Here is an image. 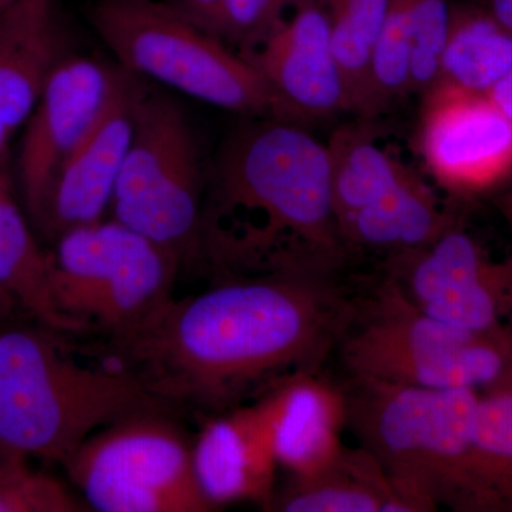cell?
<instances>
[{
	"label": "cell",
	"instance_id": "cell-23",
	"mask_svg": "<svg viewBox=\"0 0 512 512\" xmlns=\"http://www.w3.org/2000/svg\"><path fill=\"white\" fill-rule=\"evenodd\" d=\"M473 447L488 512H512V373L480 392Z\"/></svg>",
	"mask_w": 512,
	"mask_h": 512
},
{
	"label": "cell",
	"instance_id": "cell-16",
	"mask_svg": "<svg viewBox=\"0 0 512 512\" xmlns=\"http://www.w3.org/2000/svg\"><path fill=\"white\" fill-rule=\"evenodd\" d=\"M192 464L202 494L221 505L252 501L269 508L278 461L258 403L217 413L192 444Z\"/></svg>",
	"mask_w": 512,
	"mask_h": 512
},
{
	"label": "cell",
	"instance_id": "cell-32",
	"mask_svg": "<svg viewBox=\"0 0 512 512\" xmlns=\"http://www.w3.org/2000/svg\"><path fill=\"white\" fill-rule=\"evenodd\" d=\"M18 2V0H0V16L6 12L13 5V3Z\"/></svg>",
	"mask_w": 512,
	"mask_h": 512
},
{
	"label": "cell",
	"instance_id": "cell-11",
	"mask_svg": "<svg viewBox=\"0 0 512 512\" xmlns=\"http://www.w3.org/2000/svg\"><path fill=\"white\" fill-rule=\"evenodd\" d=\"M419 150L434 180L477 195L512 175V123L483 93L436 83L421 94Z\"/></svg>",
	"mask_w": 512,
	"mask_h": 512
},
{
	"label": "cell",
	"instance_id": "cell-5",
	"mask_svg": "<svg viewBox=\"0 0 512 512\" xmlns=\"http://www.w3.org/2000/svg\"><path fill=\"white\" fill-rule=\"evenodd\" d=\"M90 22L127 72L242 117L309 124L247 60L170 2L97 0Z\"/></svg>",
	"mask_w": 512,
	"mask_h": 512
},
{
	"label": "cell",
	"instance_id": "cell-3",
	"mask_svg": "<svg viewBox=\"0 0 512 512\" xmlns=\"http://www.w3.org/2000/svg\"><path fill=\"white\" fill-rule=\"evenodd\" d=\"M348 429L379 461L404 512H488L474 470L480 392L349 377Z\"/></svg>",
	"mask_w": 512,
	"mask_h": 512
},
{
	"label": "cell",
	"instance_id": "cell-1",
	"mask_svg": "<svg viewBox=\"0 0 512 512\" xmlns=\"http://www.w3.org/2000/svg\"><path fill=\"white\" fill-rule=\"evenodd\" d=\"M220 279L111 336L124 369L163 404L227 412L281 377L316 372L335 352L356 298L338 272Z\"/></svg>",
	"mask_w": 512,
	"mask_h": 512
},
{
	"label": "cell",
	"instance_id": "cell-30",
	"mask_svg": "<svg viewBox=\"0 0 512 512\" xmlns=\"http://www.w3.org/2000/svg\"><path fill=\"white\" fill-rule=\"evenodd\" d=\"M501 211H503L505 220H507L508 227H510L511 238H512V187L511 190L504 195L503 200H501ZM508 266H510L511 271V285L510 291H508V301H507V312H505V323L507 326H510L512 329V251L511 255L507 258Z\"/></svg>",
	"mask_w": 512,
	"mask_h": 512
},
{
	"label": "cell",
	"instance_id": "cell-12",
	"mask_svg": "<svg viewBox=\"0 0 512 512\" xmlns=\"http://www.w3.org/2000/svg\"><path fill=\"white\" fill-rule=\"evenodd\" d=\"M237 53L309 123L352 113L322 0H284Z\"/></svg>",
	"mask_w": 512,
	"mask_h": 512
},
{
	"label": "cell",
	"instance_id": "cell-4",
	"mask_svg": "<svg viewBox=\"0 0 512 512\" xmlns=\"http://www.w3.org/2000/svg\"><path fill=\"white\" fill-rule=\"evenodd\" d=\"M57 335L42 325L0 328V451L63 466L101 427L163 403L124 367L80 365Z\"/></svg>",
	"mask_w": 512,
	"mask_h": 512
},
{
	"label": "cell",
	"instance_id": "cell-8",
	"mask_svg": "<svg viewBox=\"0 0 512 512\" xmlns=\"http://www.w3.org/2000/svg\"><path fill=\"white\" fill-rule=\"evenodd\" d=\"M50 252V291L57 311L84 333L110 336L133 328L164 305L180 262L120 221L67 229Z\"/></svg>",
	"mask_w": 512,
	"mask_h": 512
},
{
	"label": "cell",
	"instance_id": "cell-27",
	"mask_svg": "<svg viewBox=\"0 0 512 512\" xmlns=\"http://www.w3.org/2000/svg\"><path fill=\"white\" fill-rule=\"evenodd\" d=\"M170 3L205 30L221 0H170Z\"/></svg>",
	"mask_w": 512,
	"mask_h": 512
},
{
	"label": "cell",
	"instance_id": "cell-24",
	"mask_svg": "<svg viewBox=\"0 0 512 512\" xmlns=\"http://www.w3.org/2000/svg\"><path fill=\"white\" fill-rule=\"evenodd\" d=\"M332 45L348 86L352 113L365 117L370 63L390 0H322Z\"/></svg>",
	"mask_w": 512,
	"mask_h": 512
},
{
	"label": "cell",
	"instance_id": "cell-25",
	"mask_svg": "<svg viewBox=\"0 0 512 512\" xmlns=\"http://www.w3.org/2000/svg\"><path fill=\"white\" fill-rule=\"evenodd\" d=\"M454 0H390L389 10L402 20L412 42L410 94H423L437 80Z\"/></svg>",
	"mask_w": 512,
	"mask_h": 512
},
{
	"label": "cell",
	"instance_id": "cell-21",
	"mask_svg": "<svg viewBox=\"0 0 512 512\" xmlns=\"http://www.w3.org/2000/svg\"><path fill=\"white\" fill-rule=\"evenodd\" d=\"M511 67L512 30L476 2H454L436 83L484 94Z\"/></svg>",
	"mask_w": 512,
	"mask_h": 512
},
{
	"label": "cell",
	"instance_id": "cell-28",
	"mask_svg": "<svg viewBox=\"0 0 512 512\" xmlns=\"http://www.w3.org/2000/svg\"><path fill=\"white\" fill-rule=\"evenodd\" d=\"M484 94L512 123V67Z\"/></svg>",
	"mask_w": 512,
	"mask_h": 512
},
{
	"label": "cell",
	"instance_id": "cell-9",
	"mask_svg": "<svg viewBox=\"0 0 512 512\" xmlns=\"http://www.w3.org/2000/svg\"><path fill=\"white\" fill-rule=\"evenodd\" d=\"M87 507L99 512H210L192 444L158 410L111 423L63 464Z\"/></svg>",
	"mask_w": 512,
	"mask_h": 512
},
{
	"label": "cell",
	"instance_id": "cell-22",
	"mask_svg": "<svg viewBox=\"0 0 512 512\" xmlns=\"http://www.w3.org/2000/svg\"><path fill=\"white\" fill-rule=\"evenodd\" d=\"M326 148L338 222L380 200L413 170L380 147L365 123L340 127Z\"/></svg>",
	"mask_w": 512,
	"mask_h": 512
},
{
	"label": "cell",
	"instance_id": "cell-29",
	"mask_svg": "<svg viewBox=\"0 0 512 512\" xmlns=\"http://www.w3.org/2000/svg\"><path fill=\"white\" fill-rule=\"evenodd\" d=\"M474 2L512 30V0H474Z\"/></svg>",
	"mask_w": 512,
	"mask_h": 512
},
{
	"label": "cell",
	"instance_id": "cell-20",
	"mask_svg": "<svg viewBox=\"0 0 512 512\" xmlns=\"http://www.w3.org/2000/svg\"><path fill=\"white\" fill-rule=\"evenodd\" d=\"M269 510L282 512H403L393 481L365 448L345 446L328 467L291 477Z\"/></svg>",
	"mask_w": 512,
	"mask_h": 512
},
{
	"label": "cell",
	"instance_id": "cell-26",
	"mask_svg": "<svg viewBox=\"0 0 512 512\" xmlns=\"http://www.w3.org/2000/svg\"><path fill=\"white\" fill-rule=\"evenodd\" d=\"M89 510L59 480L33 470L28 457L0 451V512Z\"/></svg>",
	"mask_w": 512,
	"mask_h": 512
},
{
	"label": "cell",
	"instance_id": "cell-17",
	"mask_svg": "<svg viewBox=\"0 0 512 512\" xmlns=\"http://www.w3.org/2000/svg\"><path fill=\"white\" fill-rule=\"evenodd\" d=\"M63 56L55 0H18L0 16V154L32 116Z\"/></svg>",
	"mask_w": 512,
	"mask_h": 512
},
{
	"label": "cell",
	"instance_id": "cell-19",
	"mask_svg": "<svg viewBox=\"0 0 512 512\" xmlns=\"http://www.w3.org/2000/svg\"><path fill=\"white\" fill-rule=\"evenodd\" d=\"M0 288L37 325L60 333L84 330L57 311L50 291V252L40 248L16 197L10 153L0 154Z\"/></svg>",
	"mask_w": 512,
	"mask_h": 512
},
{
	"label": "cell",
	"instance_id": "cell-13",
	"mask_svg": "<svg viewBox=\"0 0 512 512\" xmlns=\"http://www.w3.org/2000/svg\"><path fill=\"white\" fill-rule=\"evenodd\" d=\"M119 66L64 55L25 124L18 178L26 214L39 228L60 168L103 110Z\"/></svg>",
	"mask_w": 512,
	"mask_h": 512
},
{
	"label": "cell",
	"instance_id": "cell-2",
	"mask_svg": "<svg viewBox=\"0 0 512 512\" xmlns=\"http://www.w3.org/2000/svg\"><path fill=\"white\" fill-rule=\"evenodd\" d=\"M200 244L220 278L339 272L350 249L326 144L303 124L244 117L208 164Z\"/></svg>",
	"mask_w": 512,
	"mask_h": 512
},
{
	"label": "cell",
	"instance_id": "cell-31",
	"mask_svg": "<svg viewBox=\"0 0 512 512\" xmlns=\"http://www.w3.org/2000/svg\"><path fill=\"white\" fill-rule=\"evenodd\" d=\"M18 309L22 311L19 303L8 292L0 288V328L8 325V323H12L10 319H12L13 312L18 311Z\"/></svg>",
	"mask_w": 512,
	"mask_h": 512
},
{
	"label": "cell",
	"instance_id": "cell-10",
	"mask_svg": "<svg viewBox=\"0 0 512 512\" xmlns=\"http://www.w3.org/2000/svg\"><path fill=\"white\" fill-rule=\"evenodd\" d=\"M387 279L424 315L471 333H498L505 323L511 271L468 232L453 225L427 247L386 258Z\"/></svg>",
	"mask_w": 512,
	"mask_h": 512
},
{
	"label": "cell",
	"instance_id": "cell-7",
	"mask_svg": "<svg viewBox=\"0 0 512 512\" xmlns=\"http://www.w3.org/2000/svg\"><path fill=\"white\" fill-rule=\"evenodd\" d=\"M208 164L187 113L140 77L134 133L114 188V220L184 262L202 259Z\"/></svg>",
	"mask_w": 512,
	"mask_h": 512
},
{
	"label": "cell",
	"instance_id": "cell-15",
	"mask_svg": "<svg viewBox=\"0 0 512 512\" xmlns=\"http://www.w3.org/2000/svg\"><path fill=\"white\" fill-rule=\"evenodd\" d=\"M278 466L291 477H308L332 464L345 448V390L316 372H295L259 397Z\"/></svg>",
	"mask_w": 512,
	"mask_h": 512
},
{
	"label": "cell",
	"instance_id": "cell-14",
	"mask_svg": "<svg viewBox=\"0 0 512 512\" xmlns=\"http://www.w3.org/2000/svg\"><path fill=\"white\" fill-rule=\"evenodd\" d=\"M119 66V64H117ZM140 77L119 66L116 83L82 140L57 174L39 229L55 239L103 220L134 133Z\"/></svg>",
	"mask_w": 512,
	"mask_h": 512
},
{
	"label": "cell",
	"instance_id": "cell-18",
	"mask_svg": "<svg viewBox=\"0 0 512 512\" xmlns=\"http://www.w3.org/2000/svg\"><path fill=\"white\" fill-rule=\"evenodd\" d=\"M456 224V215L412 170L380 200L340 220L339 228L349 249L393 256L427 247Z\"/></svg>",
	"mask_w": 512,
	"mask_h": 512
},
{
	"label": "cell",
	"instance_id": "cell-6",
	"mask_svg": "<svg viewBox=\"0 0 512 512\" xmlns=\"http://www.w3.org/2000/svg\"><path fill=\"white\" fill-rule=\"evenodd\" d=\"M336 353L349 377L483 392L512 373V329L471 333L424 315L390 279L356 296Z\"/></svg>",
	"mask_w": 512,
	"mask_h": 512
}]
</instances>
